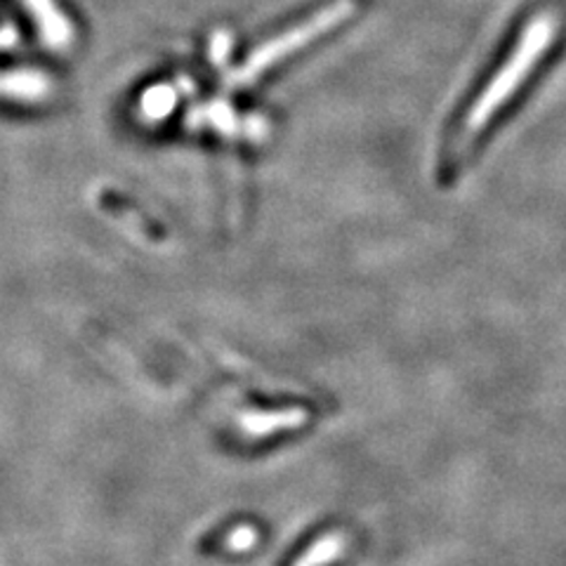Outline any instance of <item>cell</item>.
Returning a JSON list of instances; mask_svg holds the SVG:
<instances>
[{"instance_id": "obj_2", "label": "cell", "mask_w": 566, "mask_h": 566, "mask_svg": "<svg viewBox=\"0 0 566 566\" xmlns=\"http://www.w3.org/2000/svg\"><path fill=\"white\" fill-rule=\"evenodd\" d=\"M52 93V81L41 71H8L0 74V97L17 102H43Z\"/></svg>"}, {"instance_id": "obj_6", "label": "cell", "mask_w": 566, "mask_h": 566, "mask_svg": "<svg viewBox=\"0 0 566 566\" xmlns=\"http://www.w3.org/2000/svg\"><path fill=\"white\" fill-rule=\"evenodd\" d=\"M20 43V33H17L14 27H0V50H10Z\"/></svg>"}, {"instance_id": "obj_3", "label": "cell", "mask_w": 566, "mask_h": 566, "mask_svg": "<svg viewBox=\"0 0 566 566\" xmlns=\"http://www.w3.org/2000/svg\"><path fill=\"white\" fill-rule=\"evenodd\" d=\"M347 538L338 531H333V534H326L318 538L314 545H310L307 551L300 555L291 566H324L333 559H338L345 555L347 551Z\"/></svg>"}, {"instance_id": "obj_5", "label": "cell", "mask_w": 566, "mask_h": 566, "mask_svg": "<svg viewBox=\"0 0 566 566\" xmlns=\"http://www.w3.org/2000/svg\"><path fill=\"white\" fill-rule=\"evenodd\" d=\"M255 538H258V534L251 526H239V528L229 531L224 538V545L232 547V551H248V545H251Z\"/></svg>"}, {"instance_id": "obj_4", "label": "cell", "mask_w": 566, "mask_h": 566, "mask_svg": "<svg viewBox=\"0 0 566 566\" xmlns=\"http://www.w3.org/2000/svg\"><path fill=\"white\" fill-rule=\"evenodd\" d=\"M175 104V93L166 85H158L142 97V112L149 118H164Z\"/></svg>"}, {"instance_id": "obj_1", "label": "cell", "mask_w": 566, "mask_h": 566, "mask_svg": "<svg viewBox=\"0 0 566 566\" xmlns=\"http://www.w3.org/2000/svg\"><path fill=\"white\" fill-rule=\"evenodd\" d=\"M22 3L31 12L35 27H39L43 41L50 48L62 50L74 39V29H71L69 20L55 6V0H22Z\"/></svg>"}]
</instances>
